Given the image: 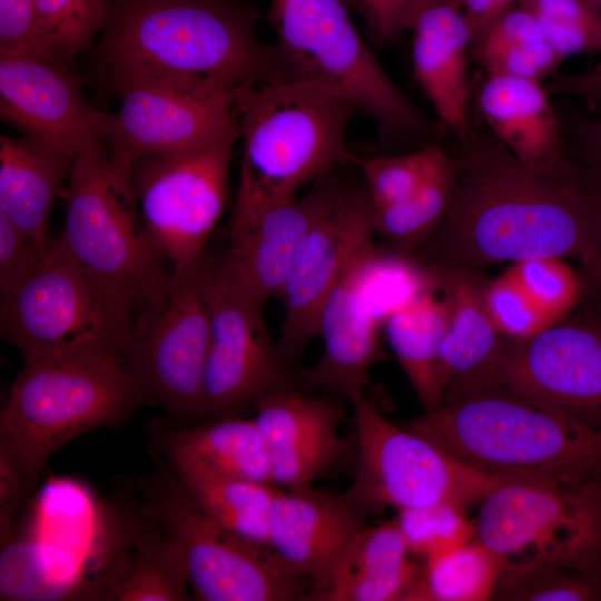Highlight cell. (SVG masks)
<instances>
[{
	"label": "cell",
	"mask_w": 601,
	"mask_h": 601,
	"mask_svg": "<svg viewBox=\"0 0 601 601\" xmlns=\"http://www.w3.org/2000/svg\"><path fill=\"white\" fill-rule=\"evenodd\" d=\"M455 140L451 207L428 240L437 266L480 272L546 256L585 265L592 244L588 173L568 158L528 167L489 129L472 127Z\"/></svg>",
	"instance_id": "6da1fadb"
},
{
	"label": "cell",
	"mask_w": 601,
	"mask_h": 601,
	"mask_svg": "<svg viewBox=\"0 0 601 601\" xmlns=\"http://www.w3.org/2000/svg\"><path fill=\"white\" fill-rule=\"evenodd\" d=\"M256 21L255 10L234 0H120L101 55L116 86L156 80L236 90L284 70Z\"/></svg>",
	"instance_id": "7a4b0ae2"
},
{
	"label": "cell",
	"mask_w": 601,
	"mask_h": 601,
	"mask_svg": "<svg viewBox=\"0 0 601 601\" xmlns=\"http://www.w3.org/2000/svg\"><path fill=\"white\" fill-rule=\"evenodd\" d=\"M243 159L231 224L297 196L349 158L346 131L357 109L286 69L236 90Z\"/></svg>",
	"instance_id": "3957f363"
},
{
	"label": "cell",
	"mask_w": 601,
	"mask_h": 601,
	"mask_svg": "<svg viewBox=\"0 0 601 601\" xmlns=\"http://www.w3.org/2000/svg\"><path fill=\"white\" fill-rule=\"evenodd\" d=\"M407 427L490 476L601 482V425L538 406L502 387L445 402Z\"/></svg>",
	"instance_id": "277c9868"
},
{
	"label": "cell",
	"mask_w": 601,
	"mask_h": 601,
	"mask_svg": "<svg viewBox=\"0 0 601 601\" xmlns=\"http://www.w3.org/2000/svg\"><path fill=\"white\" fill-rule=\"evenodd\" d=\"M132 165L105 141L72 161L58 235L71 257L122 302L139 334L161 309L173 278L148 238L131 180Z\"/></svg>",
	"instance_id": "5b68a950"
},
{
	"label": "cell",
	"mask_w": 601,
	"mask_h": 601,
	"mask_svg": "<svg viewBox=\"0 0 601 601\" xmlns=\"http://www.w3.org/2000/svg\"><path fill=\"white\" fill-rule=\"evenodd\" d=\"M346 0H272L266 20L284 68L342 96L392 147L437 144L442 126L395 85L352 21Z\"/></svg>",
	"instance_id": "8992f818"
},
{
	"label": "cell",
	"mask_w": 601,
	"mask_h": 601,
	"mask_svg": "<svg viewBox=\"0 0 601 601\" xmlns=\"http://www.w3.org/2000/svg\"><path fill=\"white\" fill-rule=\"evenodd\" d=\"M148 397L115 357L24 361L0 415V456L31 484L71 440L118 427Z\"/></svg>",
	"instance_id": "52a82bcc"
},
{
	"label": "cell",
	"mask_w": 601,
	"mask_h": 601,
	"mask_svg": "<svg viewBox=\"0 0 601 601\" xmlns=\"http://www.w3.org/2000/svg\"><path fill=\"white\" fill-rule=\"evenodd\" d=\"M137 331L129 308L71 257L59 236L35 273L2 297L0 307L1 336L21 352L23 361H124Z\"/></svg>",
	"instance_id": "ba28073f"
},
{
	"label": "cell",
	"mask_w": 601,
	"mask_h": 601,
	"mask_svg": "<svg viewBox=\"0 0 601 601\" xmlns=\"http://www.w3.org/2000/svg\"><path fill=\"white\" fill-rule=\"evenodd\" d=\"M137 491L184 555L194 600L289 601L307 598L308 581L272 550L249 542L210 519L157 452Z\"/></svg>",
	"instance_id": "9c48e42d"
},
{
	"label": "cell",
	"mask_w": 601,
	"mask_h": 601,
	"mask_svg": "<svg viewBox=\"0 0 601 601\" xmlns=\"http://www.w3.org/2000/svg\"><path fill=\"white\" fill-rule=\"evenodd\" d=\"M476 540L502 568L546 564L601 573V482L504 479L480 502Z\"/></svg>",
	"instance_id": "30bf717a"
},
{
	"label": "cell",
	"mask_w": 601,
	"mask_h": 601,
	"mask_svg": "<svg viewBox=\"0 0 601 601\" xmlns=\"http://www.w3.org/2000/svg\"><path fill=\"white\" fill-rule=\"evenodd\" d=\"M348 402L357 459L354 477L341 496L361 518L387 506L398 512L440 502L466 509L504 480L467 466L408 427H398L364 394Z\"/></svg>",
	"instance_id": "8fae6325"
},
{
	"label": "cell",
	"mask_w": 601,
	"mask_h": 601,
	"mask_svg": "<svg viewBox=\"0 0 601 601\" xmlns=\"http://www.w3.org/2000/svg\"><path fill=\"white\" fill-rule=\"evenodd\" d=\"M237 138L239 131L187 151L141 158L132 166L145 231L173 275L203 257L226 205Z\"/></svg>",
	"instance_id": "7c38bea8"
},
{
	"label": "cell",
	"mask_w": 601,
	"mask_h": 601,
	"mask_svg": "<svg viewBox=\"0 0 601 601\" xmlns=\"http://www.w3.org/2000/svg\"><path fill=\"white\" fill-rule=\"evenodd\" d=\"M208 265L203 256L173 275L161 309L124 358L148 400L160 404L178 426L206 418L205 374L211 333Z\"/></svg>",
	"instance_id": "4fadbf2b"
},
{
	"label": "cell",
	"mask_w": 601,
	"mask_h": 601,
	"mask_svg": "<svg viewBox=\"0 0 601 601\" xmlns=\"http://www.w3.org/2000/svg\"><path fill=\"white\" fill-rule=\"evenodd\" d=\"M210 346L205 374L206 418L237 416L269 394L293 386L292 363L274 342L266 303L217 264L207 270Z\"/></svg>",
	"instance_id": "5bb4252c"
},
{
	"label": "cell",
	"mask_w": 601,
	"mask_h": 601,
	"mask_svg": "<svg viewBox=\"0 0 601 601\" xmlns=\"http://www.w3.org/2000/svg\"><path fill=\"white\" fill-rule=\"evenodd\" d=\"M120 106L105 114L104 141L134 165L146 157L187 151L239 131L236 90L137 80L116 86Z\"/></svg>",
	"instance_id": "9a60e30c"
},
{
	"label": "cell",
	"mask_w": 601,
	"mask_h": 601,
	"mask_svg": "<svg viewBox=\"0 0 601 601\" xmlns=\"http://www.w3.org/2000/svg\"><path fill=\"white\" fill-rule=\"evenodd\" d=\"M368 190L342 187L303 238L278 296L284 312L278 345L293 363L318 336L322 308L348 262L374 244Z\"/></svg>",
	"instance_id": "2e32d148"
},
{
	"label": "cell",
	"mask_w": 601,
	"mask_h": 601,
	"mask_svg": "<svg viewBox=\"0 0 601 601\" xmlns=\"http://www.w3.org/2000/svg\"><path fill=\"white\" fill-rule=\"evenodd\" d=\"M499 384L538 406L601 425V329L559 322L508 339Z\"/></svg>",
	"instance_id": "e0dca14e"
},
{
	"label": "cell",
	"mask_w": 601,
	"mask_h": 601,
	"mask_svg": "<svg viewBox=\"0 0 601 601\" xmlns=\"http://www.w3.org/2000/svg\"><path fill=\"white\" fill-rule=\"evenodd\" d=\"M1 119L72 160L104 141L105 112L85 99L65 63L30 57L0 59Z\"/></svg>",
	"instance_id": "ac0fdd59"
},
{
	"label": "cell",
	"mask_w": 601,
	"mask_h": 601,
	"mask_svg": "<svg viewBox=\"0 0 601 601\" xmlns=\"http://www.w3.org/2000/svg\"><path fill=\"white\" fill-rule=\"evenodd\" d=\"M342 187L328 175L305 195L230 224L229 246L217 264L262 302L278 298L303 238Z\"/></svg>",
	"instance_id": "d6986e66"
},
{
	"label": "cell",
	"mask_w": 601,
	"mask_h": 601,
	"mask_svg": "<svg viewBox=\"0 0 601 601\" xmlns=\"http://www.w3.org/2000/svg\"><path fill=\"white\" fill-rule=\"evenodd\" d=\"M255 416L270 452L273 483L282 490L312 486L344 454L343 411L294 387L264 397Z\"/></svg>",
	"instance_id": "ffe728a7"
},
{
	"label": "cell",
	"mask_w": 601,
	"mask_h": 601,
	"mask_svg": "<svg viewBox=\"0 0 601 601\" xmlns=\"http://www.w3.org/2000/svg\"><path fill=\"white\" fill-rule=\"evenodd\" d=\"M434 273L449 306L441 351L444 403L500 387L499 374L508 338L486 311L487 282L479 270L437 266Z\"/></svg>",
	"instance_id": "44dd1931"
},
{
	"label": "cell",
	"mask_w": 601,
	"mask_h": 601,
	"mask_svg": "<svg viewBox=\"0 0 601 601\" xmlns=\"http://www.w3.org/2000/svg\"><path fill=\"white\" fill-rule=\"evenodd\" d=\"M93 597L111 601L194 600L180 548L140 499L99 563Z\"/></svg>",
	"instance_id": "7402d4cb"
},
{
	"label": "cell",
	"mask_w": 601,
	"mask_h": 601,
	"mask_svg": "<svg viewBox=\"0 0 601 601\" xmlns=\"http://www.w3.org/2000/svg\"><path fill=\"white\" fill-rule=\"evenodd\" d=\"M339 495L309 487L279 489L270 511L269 546L309 584L324 583L344 549L365 526Z\"/></svg>",
	"instance_id": "603a6c76"
},
{
	"label": "cell",
	"mask_w": 601,
	"mask_h": 601,
	"mask_svg": "<svg viewBox=\"0 0 601 601\" xmlns=\"http://www.w3.org/2000/svg\"><path fill=\"white\" fill-rule=\"evenodd\" d=\"M414 77L431 101L443 129L454 138L471 130L467 56L472 32L461 9L449 0H423L413 17Z\"/></svg>",
	"instance_id": "cb8c5ba5"
},
{
	"label": "cell",
	"mask_w": 601,
	"mask_h": 601,
	"mask_svg": "<svg viewBox=\"0 0 601 601\" xmlns=\"http://www.w3.org/2000/svg\"><path fill=\"white\" fill-rule=\"evenodd\" d=\"M368 246L348 262L326 299L318 325V335L323 339L322 354L300 375L307 385L347 401L364 394L368 371L376 362L380 349L382 323L365 304L356 279L357 257Z\"/></svg>",
	"instance_id": "d4e9b609"
},
{
	"label": "cell",
	"mask_w": 601,
	"mask_h": 601,
	"mask_svg": "<svg viewBox=\"0 0 601 601\" xmlns=\"http://www.w3.org/2000/svg\"><path fill=\"white\" fill-rule=\"evenodd\" d=\"M411 555L395 519L365 525L309 600L416 601L422 563Z\"/></svg>",
	"instance_id": "484cf974"
},
{
	"label": "cell",
	"mask_w": 601,
	"mask_h": 601,
	"mask_svg": "<svg viewBox=\"0 0 601 601\" xmlns=\"http://www.w3.org/2000/svg\"><path fill=\"white\" fill-rule=\"evenodd\" d=\"M542 81L486 76L476 95L489 130L524 165L548 168L566 159L564 129Z\"/></svg>",
	"instance_id": "4316f807"
},
{
	"label": "cell",
	"mask_w": 601,
	"mask_h": 601,
	"mask_svg": "<svg viewBox=\"0 0 601 601\" xmlns=\"http://www.w3.org/2000/svg\"><path fill=\"white\" fill-rule=\"evenodd\" d=\"M149 436L169 463H189L224 476L274 485L270 452L254 418L224 416L186 426L155 423Z\"/></svg>",
	"instance_id": "83f0119b"
},
{
	"label": "cell",
	"mask_w": 601,
	"mask_h": 601,
	"mask_svg": "<svg viewBox=\"0 0 601 601\" xmlns=\"http://www.w3.org/2000/svg\"><path fill=\"white\" fill-rule=\"evenodd\" d=\"M72 159L33 139L1 136L0 213L46 252L51 208Z\"/></svg>",
	"instance_id": "f1b7e54d"
},
{
	"label": "cell",
	"mask_w": 601,
	"mask_h": 601,
	"mask_svg": "<svg viewBox=\"0 0 601 601\" xmlns=\"http://www.w3.org/2000/svg\"><path fill=\"white\" fill-rule=\"evenodd\" d=\"M449 319L445 297L434 287L388 316L384 332L424 412L445 400L441 351Z\"/></svg>",
	"instance_id": "f546056e"
},
{
	"label": "cell",
	"mask_w": 601,
	"mask_h": 601,
	"mask_svg": "<svg viewBox=\"0 0 601 601\" xmlns=\"http://www.w3.org/2000/svg\"><path fill=\"white\" fill-rule=\"evenodd\" d=\"M167 463L210 519L249 542L269 546L270 511L279 487L224 476L189 463Z\"/></svg>",
	"instance_id": "4dcf8cb0"
},
{
	"label": "cell",
	"mask_w": 601,
	"mask_h": 601,
	"mask_svg": "<svg viewBox=\"0 0 601 601\" xmlns=\"http://www.w3.org/2000/svg\"><path fill=\"white\" fill-rule=\"evenodd\" d=\"M470 57L486 76H516L542 81L564 60L548 42L535 17L512 7L471 43Z\"/></svg>",
	"instance_id": "1f68e13d"
},
{
	"label": "cell",
	"mask_w": 601,
	"mask_h": 601,
	"mask_svg": "<svg viewBox=\"0 0 601 601\" xmlns=\"http://www.w3.org/2000/svg\"><path fill=\"white\" fill-rule=\"evenodd\" d=\"M454 180L452 157L440 147L428 173L412 194L400 201L373 207L375 231L401 253L427 243L447 216Z\"/></svg>",
	"instance_id": "d6a6232c"
},
{
	"label": "cell",
	"mask_w": 601,
	"mask_h": 601,
	"mask_svg": "<svg viewBox=\"0 0 601 601\" xmlns=\"http://www.w3.org/2000/svg\"><path fill=\"white\" fill-rule=\"evenodd\" d=\"M501 572V561L475 538L423 560L416 601L490 600L494 598Z\"/></svg>",
	"instance_id": "836d02e7"
},
{
	"label": "cell",
	"mask_w": 601,
	"mask_h": 601,
	"mask_svg": "<svg viewBox=\"0 0 601 601\" xmlns=\"http://www.w3.org/2000/svg\"><path fill=\"white\" fill-rule=\"evenodd\" d=\"M110 14L106 0H37L38 29L52 61L67 63L105 30Z\"/></svg>",
	"instance_id": "e575fe53"
},
{
	"label": "cell",
	"mask_w": 601,
	"mask_h": 601,
	"mask_svg": "<svg viewBox=\"0 0 601 601\" xmlns=\"http://www.w3.org/2000/svg\"><path fill=\"white\" fill-rule=\"evenodd\" d=\"M494 598L508 601L601 600V573L546 564L503 566Z\"/></svg>",
	"instance_id": "d590c367"
},
{
	"label": "cell",
	"mask_w": 601,
	"mask_h": 601,
	"mask_svg": "<svg viewBox=\"0 0 601 601\" xmlns=\"http://www.w3.org/2000/svg\"><path fill=\"white\" fill-rule=\"evenodd\" d=\"M395 521L412 555L427 560L456 549L476 538L474 520L465 508L440 502L398 511Z\"/></svg>",
	"instance_id": "8d00e7d4"
},
{
	"label": "cell",
	"mask_w": 601,
	"mask_h": 601,
	"mask_svg": "<svg viewBox=\"0 0 601 601\" xmlns=\"http://www.w3.org/2000/svg\"><path fill=\"white\" fill-rule=\"evenodd\" d=\"M563 58L601 53V11L585 0H521Z\"/></svg>",
	"instance_id": "74e56055"
},
{
	"label": "cell",
	"mask_w": 601,
	"mask_h": 601,
	"mask_svg": "<svg viewBox=\"0 0 601 601\" xmlns=\"http://www.w3.org/2000/svg\"><path fill=\"white\" fill-rule=\"evenodd\" d=\"M518 280L552 323H559L575 306L581 282L561 257H538L511 264Z\"/></svg>",
	"instance_id": "f35d334b"
},
{
	"label": "cell",
	"mask_w": 601,
	"mask_h": 601,
	"mask_svg": "<svg viewBox=\"0 0 601 601\" xmlns=\"http://www.w3.org/2000/svg\"><path fill=\"white\" fill-rule=\"evenodd\" d=\"M440 147L426 144L406 154L361 160L373 207L400 201L412 194L428 173Z\"/></svg>",
	"instance_id": "ab89813d"
},
{
	"label": "cell",
	"mask_w": 601,
	"mask_h": 601,
	"mask_svg": "<svg viewBox=\"0 0 601 601\" xmlns=\"http://www.w3.org/2000/svg\"><path fill=\"white\" fill-rule=\"evenodd\" d=\"M484 303L496 328L508 339H525L554 324L526 294L510 267L487 282Z\"/></svg>",
	"instance_id": "60d3db41"
},
{
	"label": "cell",
	"mask_w": 601,
	"mask_h": 601,
	"mask_svg": "<svg viewBox=\"0 0 601 601\" xmlns=\"http://www.w3.org/2000/svg\"><path fill=\"white\" fill-rule=\"evenodd\" d=\"M0 57L51 60L39 36L37 0H0Z\"/></svg>",
	"instance_id": "b9f144b4"
},
{
	"label": "cell",
	"mask_w": 601,
	"mask_h": 601,
	"mask_svg": "<svg viewBox=\"0 0 601 601\" xmlns=\"http://www.w3.org/2000/svg\"><path fill=\"white\" fill-rule=\"evenodd\" d=\"M39 246L0 213V292L2 297L21 286L36 270L42 255Z\"/></svg>",
	"instance_id": "7bdbcfd3"
},
{
	"label": "cell",
	"mask_w": 601,
	"mask_h": 601,
	"mask_svg": "<svg viewBox=\"0 0 601 601\" xmlns=\"http://www.w3.org/2000/svg\"><path fill=\"white\" fill-rule=\"evenodd\" d=\"M364 19L366 35L377 47L395 43L423 0H346Z\"/></svg>",
	"instance_id": "ee69618b"
},
{
	"label": "cell",
	"mask_w": 601,
	"mask_h": 601,
	"mask_svg": "<svg viewBox=\"0 0 601 601\" xmlns=\"http://www.w3.org/2000/svg\"><path fill=\"white\" fill-rule=\"evenodd\" d=\"M33 484L9 461L0 456V534L1 544L13 538L14 520Z\"/></svg>",
	"instance_id": "f6af8a7d"
},
{
	"label": "cell",
	"mask_w": 601,
	"mask_h": 601,
	"mask_svg": "<svg viewBox=\"0 0 601 601\" xmlns=\"http://www.w3.org/2000/svg\"><path fill=\"white\" fill-rule=\"evenodd\" d=\"M544 86L550 95L578 98L601 116V72L555 73Z\"/></svg>",
	"instance_id": "bcb514c9"
},
{
	"label": "cell",
	"mask_w": 601,
	"mask_h": 601,
	"mask_svg": "<svg viewBox=\"0 0 601 601\" xmlns=\"http://www.w3.org/2000/svg\"><path fill=\"white\" fill-rule=\"evenodd\" d=\"M571 132L591 171L601 174V116L575 115Z\"/></svg>",
	"instance_id": "7dc6e473"
},
{
	"label": "cell",
	"mask_w": 601,
	"mask_h": 601,
	"mask_svg": "<svg viewBox=\"0 0 601 601\" xmlns=\"http://www.w3.org/2000/svg\"><path fill=\"white\" fill-rule=\"evenodd\" d=\"M515 0H463L462 12L472 32V42L480 39L487 29L508 10Z\"/></svg>",
	"instance_id": "c3c4849f"
},
{
	"label": "cell",
	"mask_w": 601,
	"mask_h": 601,
	"mask_svg": "<svg viewBox=\"0 0 601 601\" xmlns=\"http://www.w3.org/2000/svg\"><path fill=\"white\" fill-rule=\"evenodd\" d=\"M589 183L592 201V244L584 267L601 284V174L590 170Z\"/></svg>",
	"instance_id": "681fc988"
},
{
	"label": "cell",
	"mask_w": 601,
	"mask_h": 601,
	"mask_svg": "<svg viewBox=\"0 0 601 601\" xmlns=\"http://www.w3.org/2000/svg\"><path fill=\"white\" fill-rule=\"evenodd\" d=\"M601 11V0H585Z\"/></svg>",
	"instance_id": "f907efd6"
},
{
	"label": "cell",
	"mask_w": 601,
	"mask_h": 601,
	"mask_svg": "<svg viewBox=\"0 0 601 601\" xmlns=\"http://www.w3.org/2000/svg\"><path fill=\"white\" fill-rule=\"evenodd\" d=\"M453 6L462 10L463 0H449Z\"/></svg>",
	"instance_id": "816d5d0a"
},
{
	"label": "cell",
	"mask_w": 601,
	"mask_h": 601,
	"mask_svg": "<svg viewBox=\"0 0 601 601\" xmlns=\"http://www.w3.org/2000/svg\"><path fill=\"white\" fill-rule=\"evenodd\" d=\"M591 69L601 72V60Z\"/></svg>",
	"instance_id": "f5cc1de1"
}]
</instances>
